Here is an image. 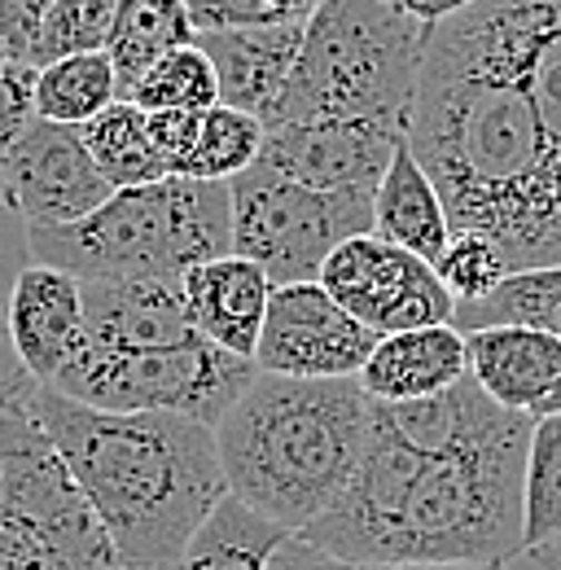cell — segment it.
<instances>
[{
	"mask_svg": "<svg viewBox=\"0 0 561 570\" xmlns=\"http://www.w3.org/2000/svg\"><path fill=\"white\" fill-rule=\"evenodd\" d=\"M115 101H124V92H119V75H115V62L106 49L58 58L36 75V115L49 124L83 128Z\"/></svg>",
	"mask_w": 561,
	"mask_h": 570,
	"instance_id": "24",
	"label": "cell"
},
{
	"mask_svg": "<svg viewBox=\"0 0 561 570\" xmlns=\"http://www.w3.org/2000/svg\"><path fill=\"white\" fill-rule=\"evenodd\" d=\"M531 558H535L544 570H561V540H553L549 549H540V553H531Z\"/></svg>",
	"mask_w": 561,
	"mask_h": 570,
	"instance_id": "39",
	"label": "cell"
},
{
	"mask_svg": "<svg viewBox=\"0 0 561 570\" xmlns=\"http://www.w3.org/2000/svg\"><path fill=\"white\" fill-rule=\"evenodd\" d=\"M79 132H83L92 163L101 167V176L115 189H140V185L167 180L163 154L149 137V115L140 110L137 101H115L110 110L88 119Z\"/></svg>",
	"mask_w": 561,
	"mask_h": 570,
	"instance_id": "21",
	"label": "cell"
},
{
	"mask_svg": "<svg viewBox=\"0 0 561 570\" xmlns=\"http://www.w3.org/2000/svg\"><path fill=\"white\" fill-rule=\"evenodd\" d=\"M0 570H124L31 400L0 413Z\"/></svg>",
	"mask_w": 561,
	"mask_h": 570,
	"instance_id": "7",
	"label": "cell"
},
{
	"mask_svg": "<svg viewBox=\"0 0 561 570\" xmlns=\"http://www.w3.org/2000/svg\"><path fill=\"white\" fill-rule=\"evenodd\" d=\"M27 259H31L27 255V224L13 212L9 194H4V180H0V303L9 298V285L22 273Z\"/></svg>",
	"mask_w": 561,
	"mask_h": 570,
	"instance_id": "34",
	"label": "cell"
},
{
	"mask_svg": "<svg viewBox=\"0 0 561 570\" xmlns=\"http://www.w3.org/2000/svg\"><path fill=\"white\" fill-rule=\"evenodd\" d=\"M36 75L40 67H31V62L0 58V158L40 119L36 115Z\"/></svg>",
	"mask_w": 561,
	"mask_h": 570,
	"instance_id": "30",
	"label": "cell"
},
{
	"mask_svg": "<svg viewBox=\"0 0 561 570\" xmlns=\"http://www.w3.org/2000/svg\"><path fill=\"white\" fill-rule=\"evenodd\" d=\"M391 4H400L404 13H413V18H417V22H425V27H439L443 18L461 13L470 0H391Z\"/></svg>",
	"mask_w": 561,
	"mask_h": 570,
	"instance_id": "37",
	"label": "cell"
},
{
	"mask_svg": "<svg viewBox=\"0 0 561 570\" xmlns=\"http://www.w3.org/2000/svg\"><path fill=\"white\" fill-rule=\"evenodd\" d=\"M31 413L67 456L124 570H176L189 540L228 500L215 430L180 413H106L53 386Z\"/></svg>",
	"mask_w": 561,
	"mask_h": 570,
	"instance_id": "2",
	"label": "cell"
},
{
	"mask_svg": "<svg viewBox=\"0 0 561 570\" xmlns=\"http://www.w3.org/2000/svg\"><path fill=\"white\" fill-rule=\"evenodd\" d=\"M452 325L461 334L488 325H526L561 338V264L549 268H518L479 303H456Z\"/></svg>",
	"mask_w": 561,
	"mask_h": 570,
	"instance_id": "23",
	"label": "cell"
},
{
	"mask_svg": "<svg viewBox=\"0 0 561 570\" xmlns=\"http://www.w3.org/2000/svg\"><path fill=\"white\" fill-rule=\"evenodd\" d=\"M268 570H504V567H386V562H347V558L321 553L307 540L289 535L277 553H273Z\"/></svg>",
	"mask_w": 561,
	"mask_h": 570,
	"instance_id": "33",
	"label": "cell"
},
{
	"mask_svg": "<svg viewBox=\"0 0 561 570\" xmlns=\"http://www.w3.org/2000/svg\"><path fill=\"white\" fill-rule=\"evenodd\" d=\"M373 400L360 377L255 373L215 422L228 497L298 535L351 488L368 443Z\"/></svg>",
	"mask_w": 561,
	"mask_h": 570,
	"instance_id": "4",
	"label": "cell"
},
{
	"mask_svg": "<svg viewBox=\"0 0 561 570\" xmlns=\"http://www.w3.org/2000/svg\"><path fill=\"white\" fill-rule=\"evenodd\" d=\"M58 0H0V45H4V58H18L27 62L31 49H36V36L49 18Z\"/></svg>",
	"mask_w": 561,
	"mask_h": 570,
	"instance_id": "32",
	"label": "cell"
},
{
	"mask_svg": "<svg viewBox=\"0 0 561 570\" xmlns=\"http://www.w3.org/2000/svg\"><path fill=\"white\" fill-rule=\"evenodd\" d=\"M198 40V27L189 18V0H124L119 4V18H115V31H110V62L119 75V92L128 101V92L137 88V79L163 53L180 49V45H194Z\"/></svg>",
	"mask_w": 561,
	"mask_h": 570,
	"instance_id": "20",
	"label": "cell"
},
{
	"mask_svg": "<svg viewBox=\"0 0 561 570\" xmlns=\"http://www.w3.org/2000/svg\"><path fill=\"white\" fill-rule=\"evenodd\" d=\"M470 377L500 409L535 413L561 377V338L526 325H488L465 334Z\"/></svg>",
	"mask_w": 561,
	"mask_h": 570,
	"instance_id": "18",
	"label": "cell"
},
{
	"mask_svg": "<svg viewBox=\"0 0 561 570\" xmlns=\"http://www.w3.org/2000/svg\"><path fill=\"white\" fill-rule=\"evenodd\" d=\"M264 137H268V124L246 115V110H233V106H210L203 110V128H198V149H194V163H189V176L185 180H237L246 167L259 163L264 154Z\"/></svg>",
	"mask_w": 561,
	"mask_h": 570,
	"instance_id": "26",
	"label": "cell"
},
{
	"mask_svg": "<svg viewBox=\"0 0 561 570\" xmlns=\"http://www.w3.org/2000/svg\"><path fill=\"white\" fill-rule=\"evenodd\" d=\"M316 4H321V0H255L259 18H264L268 27H280V22H307Z\"/></svg>",
	"mask_w": 561,
	"mask_h": 570,
	"instance_id": "36",
	"label": "cell"
},
{
	"mask_svg": "<svg viewBox=\"0 0 561 570\" xmlns=\"http://www.w3.org/2000/svg\"><path fill=\"white\" fill-rule=\"evenodd\" d=\"M255 373V360L194 325L180 285L83 282V347L53 391L106 413H180L215 430Z\"/></svg>",
	"mask_w": 561,
	"mask_h": 570,
	"instance_id": "3",
	"label": "cell"
},
{
	"mask_svg": "<svg viewBox=\"0 0 561 570\" xmlns=\"http://www.w3.org/2000/svg\"><path fill=\"white\" fill-rule=\"evenodd\" d=\"M303 27L307 22L198 31V45H203V53L215 67V79H219V101L273 124L280 92H285L289 71H294V58L303 49Z\"/></svg>",
	"mask_w": 561,
	"mask_h": 570,
	"instance_id": "15",
	"label": "cell"
},
{
	"mask_svg": "<svg viewBox=\"0 0 561 570\" xmlns=\"http://www.w3.org/2000/svg\"><path fill=\"white\" fill-rule=\"evenodd\" d=\"M531 413L465 373L443 395L377 404L351 488L298 540L347 562L509 567L522 553Z\"/></svg>",
	"mask_w": 561,
	"mask_h": 570,
	"instance_id": "1",
	"label": "cell"
},
{
	"mask_svg": "<svg viewBox=\"0 0 561 570\" xmlns=\"http://www.w3.org/2000/svg\"><path fill=\"white\" fill-rule=\"evenodd\" d=\"M434 273L452 289L456 303H479L488 298L495 285L504 282L513 268L504 259V250L491 242L488 233H452L447 250L439 255Z\"/></svg>",
	"mask_w": 561,
	"mask_h": 570,
	"instance_id": "29",
	"label": "cell"
},
{
	"mask_svg": "<svg viewBox=\"0 0 561 570\" xmlns=\"http://www.w3.org/2000/svg\"><path fill=\"white\" fill-rule=\"evenodd\" d=\"M409 124L391 119H312L268 124L259 163L325 194H377Z\"/></svg>",
	"mask_w": 561,
	"mask_h": 570,
	"instance_id": "13",
	"label": "cell"
},
{
	"mask_svg": "<svg viewBox=\"0 0 561 570\" xmlns=\"http://www.w3.org/2000/svg\"><path fill=\"white\" fill-rule=\"evenodd\" d=\"M149 115V137L163 154L167 176H189L194 149H198V128L203 110H145Z\"/></svg>",
	"mask_w": 561,
	"mask_h": 570,
	"instance_id": "31",
	"label": "cell"
},
{
	"mask_svg": "<svg viewBox=\"0 0 561 570\" xmlns=\"http://www.w3.org/2000/svg\"><path fill=\"white\" fill-rule=\"evenodd\" d=\"M31 391H36V382L13 356V343H9V330H4V303H0V413L22 409L31 400Z\"/></svg>",
	"mask_w": 561,
	"mask_h": 570,
	"instance_id": "35",
	"label": "cell"
},
{
	"mask_svg": "<svg viewBox=\"0 0 561 570\" xmlns=\"http://www.w3.org/2000/svg\"><path fill=\"white\" fill-rule=\"evenodd\" d=\"M128 101H137L140 110H210V106H219V79H215V67L203 53V45L194 40V45L163 53L137 79Z\"/></svg>",
	"mask_w": 561,
	"mask_h": 570,
	"instance_id": "27",
	"label": "cell"
},
{
	"mask_svg": "<svg viewBox=\"0 0 561 570\" xmlns=\"http://www.w3.org/2000/svg\"><path fill=\"white\" fill-rule=\"evenodd\" d=\"M316 282L377 338L421 325H452L456 316V298L434 273V264L377 233L347 237L325 259Z\"/></svg>",
	"mask_w": 561,
	"mask_h": 570,
	"instance_id": "9",
	"label": "cell"
},
{
	"mask_svg": "<svg viewBox=\"0 0 561 570\" xmlns=\"http://www.w3.org/2000/svg\"><path fill=\"white\" fill-rule=\"evenodd\" d=\"M0 180L27 233L79 224L115 194V185L92 163L83 132L49 119H36L22 141L0 158Z\"/></svg>",
	"mask_w": 561,
	"mask_h": 570,
	"instance_id": "12",
	"label": "cell"
},
{
	"mask_svg": "<svg viewBox=\"0 0 561 570\" xmlns=\"http://www.w3.org/2000/svg\"><path fill=\"white\" fill-rule=\"evenodd\" d=\"M27 255L79 282L180 285L198 264L233 255V194L219 180L185 176L115 189L79 224L27 233Z\"/></svg>",
	"mask_w": 561,
	"mask_h": 570,
	"instance_id": "5",
	"label": "cell"
},
{
	"mask_svg": "<svg viewBox=\"0 0 561 570\" xmlns=\"http://www.w3.org/2000/svg\"><path fill=\"white\" fill-rule=\"evenodd\" d=\"M285 540L289 531H280L277 522L250 513L246 504L228 497L207 518V527L189 540L176 570H268Z\"/></svg>",
	"mask_w": 561,
	"mask_h": 570,
	"instance_id": "22",
	"label": "cell"
},
{
	"mask_svg": "<svg viewBox=\"0 0 561 570\" xmlns=\"http://www.w3.org/2000/svg\"><path fill=\"white\" fill-rule=\"evenodd\" d=\"M561 540V413L535 417L522 483V553H540Z\"/></svg>",
	"mask_w": 561,
	"mask_h": 570,
	"instance_id": "25",
	"label": "cell"
},
{
	"mask_svg": "<svg viewBox=\"0 0 561 570\" xmlns=\"http://www.w3.org/2000/svg\"><path fill=\"white\" fill-rule=\"evenodd\" d=\"M4 330L31 382L53 386L83 347V282L27 259L4 298Z\"/></svg>",
	"mask_w": 561,
	"mask_h": 570,
	"instance_id": "14",
	"label": "cell"
},
{
	"mask_svg": "<svg viewBox=\"0 0 561 570\" xmlns=\"http://www.w3.org/2000/svg\"><path fill=\"white\" fill-rule=\"evenodd\" d=\"M470 373L465 334L456 325H421L377 338L373 356L360 368V386L377 404H413L443 395Z\"/></svg>",
	"mask_w": 561,
	"mask_h": 570,
	"instance_id": "17",
	"label": "cell"
},
{
	"mask_svg": "<svg viewBox=\"0 0 561 570\" xmlns=\"http://www.w3.org/2000/svg\"><path fill=\"white\" fill-rule=\"evenodd\" d=\"M273 289H277L273 277L259 264L242 259V255H219L210 264H198L180 282L194 325L215 347H224V352L242 360H255V352H259V334H264V321H268Z\"/></svg>",
	"mask_w": 561,
	"mask_h": 570,
	"instance_id": "16",
	"label": "cell"
},
{
	"mask_svg": "<svg viewBox=\"0 0 561 570\" xmlns=\"http://www.w3.org/2000/svg\"><path fill=\"white\" fill-rule=\"evenodd\" d=\"M233 194V255L259 264L273 285L316 282L325 259L360 233H373V194H325L255 163Z\"/></svg>",
	"mask_w": 561,
	"mask_h": 570,
	"instance_id": "8",
	"label": "cell"
},
{
	"mask_svg": "<svg viewBox=\"0 0 561 570\" xmlns=\"http://www.w3.org/2000/svg\"><path fill=\"white\" fill-rule=\"evenodd\" d=\"M470 9L531 106L561 264V0H470Z\"/></svg>",
	"mask_w": 561,
	"mask_h": 570,
	"instance_id": "10",
	"label": "cell"
},
{
	"mask_svg": "<svg viewBox=\"0 0 561 570\" xmlns=\"http://www.w3.org/2000/svg\"><path fill=\"white\" fill-rule=\"evenodd\" d=\"M553 413H561V377L553 382V391H549V395L540 400V409H535L531 417H553Z\"/></svg>",
	"mask_w": 561,
	"mask_h": 570,
	"instance_id": "38",
	"label": "cell"
},
{
	"mask_svg": "<svg viewBox=\"0 0 561 570\" xmlns=\"http://www.w3.org/2000/svg\"><path fill=\"white\" fill-rule=\"evenodd\" d=\"M124 0H58L36 36L31 49V67H49L58 58H75V53H101L110 45L115 18H119Z\"/></svg>",
	"mask_w": 561,
	"mask_h": 570,
	"instance_id": "28",
	"label": "cell"
},
{
	"mask_svg": "<svg viewBox=\"0 0 561 570\" xmlns=\"http://www.w3.org/2000/svg\"><path fill=\"white\" fill-rule=\"evenodd\" d=\"M373 233L430 259V264H439V255L452 242V219L443 207V194L417 163V154L409 149V141L395 149V158L373 194Z\"/></svg>",
	"mask_w": 561,
	"mask_h": 570,
	"instance_id": "19",
	"label": "cell"
},
{
	"mask_svg": "<svg viewBox=\"0 0 561 570\" xmlns=\"http://www.w3.org/2000/svg\"><path fill=\"white\" fill-rule=\"evenodd\" d=\"M377 334L360 325L321 282L273 289L255 364L280 377H360Z\"/></svg>",
	"mask_w": 561,
	"mask_h": 570,
	"instance_id": "11",
	"label": "cell"
},
{
	"mask_svg": "<svg viewBox=\"0 0 561 570\" xmlns=\"http://www.w3.org/2000/svg\"><path fill=\"white\" fill-rule=\"evenodd\" d=\"M430 27L391 0H321L273 124L391 119L409 124Z\"/></svg>",
	"mask_w": 561,
	"mask_h": 570,
	"instance_id": "6",
	"label": "cell"
}]
</instances>
